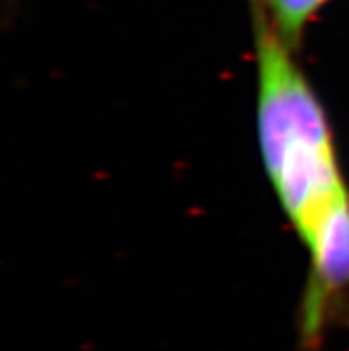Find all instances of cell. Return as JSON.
Returning a JSON list of instances; mask_svg holds the SVG:
<instances>
[{
	"label": "cell",
	"instance_id": "obj_1",
	"mask_svg": "<svg viewBox=\"0 0 349 351\" xmlns=\"http://www.w3.org/2000/svg\"><path fill=\"white\" fill-rule=\"evenodd\" d=\"M252 2L258 145L274 195L309 254L300 344L315 351L333 302L349 287V187L321 100L264 2Z\"/></svg>",
	"mask_w": 349,
	"mask_h": 351
},
{
	"label": "cell",
	"instance_id": "obj_2",
	"mask_svg": "<svg viewBox=\"0 0 349 351\" xmlns=\"http://www.w3.org/2000/svg\"><path fill=\"white\" fill-rule=\"evenodd\" d=\"M274 29L296 49L301 36L328 0H262Z\"/></svg>",
	"mask_w": 349,
	"mask_h": 351
}]
</instances>
